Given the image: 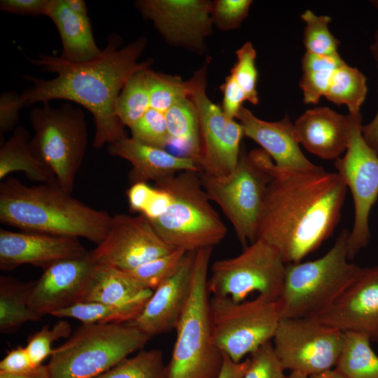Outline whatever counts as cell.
<instances>
[{"instance_id": "1", "label": "cell", "mask_w": 378, "mask_h": 378, "mask_svg": "<svg viewBox=\"0 0 378 378\" xmlns=\"http://www.w3.org/2000/svg\"><path fill=\"white\" fill-rule=\"evenodd\" d=\"M251 153L270 174L257 239L274 247L286 264L316 251L336 228L347 192L337 172L281 168L262 149Z\"/></svg>"}, {"instance_id": "2", "label": "cell", "mask_w": 378, "mask_h": 378, "mask_svg": "<svg viewBox=\"0 0 378 378\" xmlns=\"http://www.w3.org/2000/svg\"><path fill=\"white\" fill-rule=\"evenodd\" d=\"M121 44L120 36H109L102 54L85 62H71L60 56L46 54L37 58L27 57L41 71L56 76L44 80L24 75L33 85L20 94L23 107L52 99L69 100L83 106L94 118L96 131L92 144L95 148L126 136L125 126L116 113L118 96L130 77L149 68L153 61H138L147 44L144 36L119 48Z\"/></svg>"}, {"instance_id": "3", "label": "cell", "mask_w": 378, "mask_h": 378, "mask_svg": "<svg viewBox=\"0 0 378 378\" xmlns=\"http://www.w3.org/2000/svg\"><path fill=\"white\" fill-rule=\"evenodd\" d=\"M111 217L71 196L57 180L29 186L8 177L0 184V221L22 231L82 237L97 245Z\"/></svg>"}, {"instance_id": "4", "label": "cell", "mask_w": 378, "mask_h": 378, "mask_svg": "<svg viewBox=\"0 0 378 378\" xmlns=\"http://www.w3.org/2000/svg\"><path fill=\"white\" fill-rule=\"evenodd\" d=\"M349 234L343 229L333 246L318 259L286 264L276 300L281 318H317L358 278L363 268L348 258Z\"/></svg>"}, {"instance_id": "5", "label": "cell", "mask_w": 378, "mask_h": 378, "mask_svg": "<svg viewBox=\"0 0 378 378\" xmlns=\"http://www.w3.org/2000/svg\"><path fill=\"white\" fill-rule=\"evenodd\" d=\"M167 190L172 203L165 213L150 221L158 236L172 248L188 252L218 244L227 229L211 204L199 172L186 171L155 182Z\"/></svg>"}, {"instance_id": "6", "label": "cell", "mask_w": 378, "mask_h": 378, "mask_svg": "<svg viewBox=\"0 0 378 378\" xmlns=\"http://www.w3.org/2000/svg\"><path fill=\"white\" fill-rule=\"evenodd\" d=\"M211 247L195 251L190 293L176 326L167 378H216L222 352L211 330L207 273Z\"/></svg>"}, {"instance_id": "7", "label": "cell", "mask_w": 378, "mask_h": 378, "mask_svg": "<svg viewBox=\"0 0 378 378\" xmlns=\"http://www.w3.org/2000/svg\"><path fill=\"white\" fill-rule=\"evenodd\" d=\"M150 339L127 323L82 324L54 349L46 365L50 378H95Z\"/></svg>"}, {"instance_id": "8", "label": "cell", "mask_w": 378, "mask_h": 378, "mask_svg": "<svg viewBox=\"0 0 378 378\" xmlns=\"http://www.w3.org/2000/svg\"><path fill=\"white\" fill-rule=\"evenodd\" d=\"M29 120L34 131L31 152L71 194L88 144L84 111L69 103L55 108L45 102L30 111Z\"/></svg>"}, {"instance_id": "9", "label": "cell", "mask_w": 378, "mask_h": 378, "mask_svg": "<svg viewBox=\"0 0 378 378\" xmlns=\"http://www.w3.org/2000/svg\"><path fill=\"white\" fill-rule=\"evenodd\" d=\"M211 201L222 210L245 248L257 239L270 174L252 153L241 149L238 163L230 174L214 176L199 173Z\"/></svg>"}, {"instance_id": "10", "label": "cell", "mask_w": 378, "mask_h": 378, "mask_svg": "<svg viewBox=\"0 0 378 378\" xmlns=\"http://www.w3.org/2000/svg\"><path fill=\"white\" fill-rule=\"evenodd\" d=\"M209 312L216 345L236 362L271 342L281 320L276 301L260 295L246 302L213 296Z\"/></svg>"}, {"instance_id": "11", "label": "cell", "mask_w": 378, "mask_h": 378, "mask_svg": "<svg viewBox=\"0 0 378 378\" xmlns=\"http://www.w3.org/2000/svg\"><path fill=\"white\" fill-rule=\"evenodd\" d=\"M286 264L278 251L261 239L233 258L211 266L207 290L213 296L241 302L253 292L276 301L282 292Z\"/></svg>"}, {"instance_id": "12", "label": "cell", "mask_w": 378, "mask_h": 378, "mask_svg": "<svg viewBox=\"0 0 378 378\" xmlns=\"http://www.w3.org/2000/svg\"><path fill=\"white\" fill-rule=\"evenodd\" d=\"M348 118V146L334 166L354 201V220L348 239V258L351 260L370 239L369 217L378 198V155L363 137L360 113H349Z\"/></svg>"}, {"instance_id": "13", "label": "cell", "mask_w": 378, "mask_h": 378, "mask_svg": "<svg viewBox=\"0 0 378 378\" xmlns=\"http://www.w3.org/2000/svg\"><path fill=\"white\" fill-rule=\"evenodd\" d=\"M275 354L284 370L306 377L335 368L344 333L312 318H281L273 337Z\"/></svg>"}, {"instance_id": "14", "label": "cell", "mask_w": 378, "mask_h": 378, "mask_svg": "<svg viewBox=\"0 0 378 378\" xmlns=\"http://www.w3.org/2000/svg\"><path fill=\"white\" fill-rule=\"evenodd\" d=\"M208 61L190 79L192 102L198 118L201 172L214 176L230 174L236 167L244 130L240 123L228 118L206 94Z\"/></svg>"}, {"instance_id": "15", "label": "cell", "mask_w": 378, "mask_h": 378, "mask_svg": "<svg viewBox=\"0 0 378 378\" xmlns=\"http://www.w3.org/2000/svg\"><path fill=\"white\" fill-rule=\"evenodd\" d=\"M142 214L111 217L103 241L90 251L95 264L130 270L172 251Z\"/></svg>"}, {"instance_id": "16", "label": "cell", "mask_w": 378, "mask_h": 378, "mask_svg": "<svg viewBox=\"0 0 378 378\" xmlns=\"http://www.w3.org/2000/svg\"><path fill=\"white\" fill-rule=\"evenodd\" d=\"M214 1L207 0H140L136 8L152 21L169 44L198 53L211 32Z\"/></svg>"}, {"instance_id": "17", "label": "cell", "mask_w": 378, "mask_h": 378, "mask_svg": "<svg viewBox=\"0 0 378 378\" xmlns=\"http://www.w3.org/2000/svg\"><path fill=\"white\" fill-rule=\"evenodd\" d=\"M95 263L90 252L78 258L56 262L33 281L28 298L29 309L40 318L84 300Z\"/></svg>"}, {"instance_id": "18", "label": "cell", "mask_w": 378, "mask_h": 378, "mask_svg": "<svg viewBox=\"0 0 378 378\" xmlns=\"http://www.w3.org/2000/svg\"><path fill=\"white\" fill-rule=\"evenodd\" d=\"M343 332L363 334L378 342V265L363 268L333 304L315 319Z\"/></svg>"}, {"instance_id": "19", "label": "cell", "mask_w": 378, "mask_h": 378, "mask_svg": "<svg viewBox=\"0 0 378 378\" xmlns=\"http://www.w3.org/2000/svg\"><path fill=\"white\" fill-rule=\"evenodd\" d=\"M195 255H185L175 271L153 290L139 314L127 323L150 337L176 328L190 293Z\"/></svg>"}, {"instance_id": "20", "label": "cell", "mask_w": 378, "mask_h": 378, "mask_svg": "<svg viewBox=\"0 0 378 378\" xmlns=\"http://www.w3.org/2000/svg\"><path fill=\"white\" fill-rule=\"evenodd\" d=\"M78 238L0 229V269L29 264L43 270L62 260L88 255Z\"/></svg>"}, {"instance_id": "21", "label": "cell", "mask_w": 378, "mask_h": 378, "mask_svg": "<svg viewBox=\"0 0 378 378\" xmlns=\"http://www.w3.org/2000/svg\"><path fill=\"white\" fill-rule=\"evenodd\" d=\"M237 119L242 126L244 135L258 144L276 166L302 171H314L322 167L304 156L295 136L293 123L288 116L278 121H265L242 106Z\"/></svg>"}, {"instance_id": "22", "label": "cell", "mask_w": 378, "mask_h": 378, "mask_svg": "<svg viewBox=\"0 0 378 378\" xmlns=\"http://www.w3.org/2000/svg\"><path fill=\"white\" fill-rule=\"evenodd\" d=\"M108 153L128 161L132 165L128 176L130 185L147 183L186 171L201 172L197 163L187 156H177L165 149L153 146L125 136L108 146Z\"/></svg>"}, {"instance_id": "23", "label": "cell", "mask_w": 378, "mask_h": 378, "mask_svg": "<svg viewBox=\"0 0 378 378\" xmlns=\"http://www.w3.org/2000/svg\"><path fill=\"white\" fill-rule=\"evenodd\" d=\"M297 140L307 151L326 160H336L346 152L349 118L328 107L306 111L293 124Z\"/></svg>"}, {"instance_id": "24", "label": "cell", "mask_w": 378, "mask_h": 378, "mask_svg": "<svg viewBox=\"0 0 378 378\" xmlns=\"http://www.w3.org/2000/svg\"><path fill=\"white\" fill-rule=\"evenodd\" d=\"M46 15L52 20L60 35L62 58L71 62H85L102 54L88 16L74 12L65 0H50Z\"/></svg>"}, {"instance_id": "25", "label": "cell", "mask_w": 378, "mask_h": 378, "mask_svg": "<svg viewBox=\"0 0 378 378\" xmlns=\"http://www.w3.org/2000/svg\"><path fill=\"white\" fill-rule=\"evenodd\" d=\"M153 292L152 290L144 288L123 270L109 265L95 264L83 301L118 306L144 307Z\"/></svg>"}, {"instance_id": "26", "label": "cell", "mask_w": 378, "mask_h": 378, "mask_svg": "<svg viewBox=\"0 0 378 378\" xmlns=\"http://www.w3.org/2000/svg\"><path fill=\"white\" fill-rule=\"evenodd\" d=\"M29 134L22 126L15 128L11 136L1 144L0 179L12 172H22L31 181L40 183L57 180L52 172L31 152Z\"/></svg>"}, {"instance_id": "27", "label": "cell", "mask_w": 378, "mask_h": 378, "mask_svg": "<svg viewBox=\"0 0 378 378\" xmlns=\"http://www.w3.org/2000/svg\"><path fill=\"white\" fill-rule=\"evenodd\" d=\"M33 281L25 283L14 278L0 277V331L8 334L23 323L41 318L28 306Z\"/></svg>"}, {"instance_id": "28", "label": "cell", "mask_w": 378, "mask_h": 378, "mask_svg": "<svg viewBox=\"0 0 378 378\" xmlns=\"http://www.w3.org/2000/svg\"><path fill=\"white\" fill-rule=\"evenodd\" d=\"M164 117L170 144L183 150L186 156L198 164L201 152L200 128L191 100L188 98L174 104L164 113Z\"/></svg>"}, {"instance_id": "29", "label": "cell", "mask_w": 378, "mask_h": 378, "mask_svg": "<svg viewBox=\"0 0 378 378\" xmlns=\"http://www.w3.org/2000/svg\"><path fill=\"white\" fill-rule=\"evenodd\" d=\"M344 333L343 349L335 368L348 378H378V356L370 340L358 332Z\"/></svg>"}, {"instance_id": "30", "label": "cell", "mask_w": 378, "mask_h": 378, "mask_svg": "<svg viewBox=\"0 0 378 378\" xmlns=\"http://www.w3.org/2000/svg\"><path fill=\"white\" fill-rule=\"evenodd\" d=\"M143 306H118L99 302L83 301L52 313L59 318H71L83 324L127 323L135 318Z\"/></svg>"}, {"instance_id": "31", "label": "cell", "mask_w": 378, "mask_h": 378, "mask_svg": "<svg viewBox=\"0 0 378 378\" xmlns=\"http://www.w3.org/2000/svg\"><path fill=\"white\" fill-rule=\"evenodd\" d=\"M368 92L365 76L356 68L346 63L332 74L326 99L335 104L346 105L349 113H360Z\"/></svg>"}, {"instance_id": "32", "label": "cell", "mask_w": 378, "mask_h": 378, "mask_svg": "<svg viewBox=\"0 0 378 378\" xmlns=\"http://www.w3.org/2000/svg\"><path fill=\"white\" fill-rule=\"evenodd\" d=\"M148 69L137 71L130 77L117 100V115L123 125L129 128L150 108L146 77Z\"/></svg>"}, {"instance_id": "33", "label": "cell", "mask_w": 378, "mask_h": 378, "mask_svg": "<svg viewBox=\"0 0 378 378\" xmlns=\"http://www.w3.org/2000/svg\"><path fill=\"white\" fill-rule=\"evenodd\" d=\"M95 378H167V365L159 349H141Z\"/></svg>"}, {"instance_id": "34", "label": "cell", "mask_w": 378, "mask_h": 378, "mask_svg": "<svg viewBox=\"0 0 378 378\" xmlns=\"http://www.w3.org/2000/svg\"><path fill=\"white\" fill-rule=\"evenodd\" d=\"M150 108L165 113L178 102L188 99L190 81L151 70H146Z\"/></svg>"}, {"instance_id": "35", "label": "cell", "mask_w": 378, "mask_h": 378, "mask_svg": "<svg viewBox=\"0 0 378 378\" xmlns=\"http://www.w3.org/2000/svg\"><path fill=\"white\" fill-rule=\"evenodd\" d=\"M305 22L303 43L306 52L322 55H338L340 41L331 34L328 24L331 18L328 15H317L309 10L301 15Z\"/></svg>"}, {"instance_id": "36", "label": "cell", "mask_w": 378, "mask_h": 378, "mask_svg": "<svg viewBox=\"0 0 378 378\" xmlns=\"http://www.w3.org/2000/svg\"><path fill=\"white\" fill-rule=\"evenodd\" d=\"M186 253L183 249H174L134 269L123 271L144 288L154 290L175 271Z\"/></svg>"}, {"instance_id": "37", "label": "cell", "mask_w": 378, "mask_h": 378, "mask_svg": "<svg viewBox=\"0 0 378 378\" xmlns=\"http://www.w3.org/2000/svg\"><path fill=\"white\" fill-rule=\"evenodd\" d=\"M71 335V326L66 320H60L50 328L44 326L41 330L31 335L25 348L34 367L43 365V362L50 357L54 349L52 344L60 338H69Z\"/></svg>"}, {"instance_id": "38", "label": "cell", "mask_w": 378, "mask_h": 378, "mask_svg": "<svg viewBox=\"0 0 378 378\" xmlns=\"http://www.w3.org/2000/svg\"><path fill=\"white\" fill-rule=\"evenodd\" d=\"M237 61L230 74L242 88L247 101L253 105L258 104L257 92L258 71L255 67L256 51L251 42L245 43L236 51Z\"/></svg>"}, {"instance_id": "39", "label": "cell", "mask_w": 378, "mask_h": 378, "mask_svg": "<svg viewBox=\"0 0 378 378\" xmlns=\"http://www.w3.org/2000/svg\"><path fill=\"white\" fill-rule=\"evenodd\" d=\"M130 129L132 137L144 144L163 149L170 145L164 113L153 108Z\"/></svg>"}, {"instance_id": "40", "label": "cell", "mask_w": 378, "mask_h": 378, "mask_svg": "<svg viewBox=\"0 0 378 378\" xmlns=\"http://www.w3.org/2000/svg\"><path fill=\"white\" fill-rule=\"evenodd\" d=\"M271 342L251 354L250 365L243 378H286Z\"/></svg>"}, {"instance_id": "41", "label": "cell", "mask_w": 378, "mask_h": 378, "mask_svg": "<svg viewBox=\"0 0 378 378\" xmlns=\"http://www.w3.org/2000/svg\"><path fill=\"white\" fill-rule=\"evenodd\" d=\"M251 0H217L214 1L213 22L221 30L238 28L248 16Z\"/></svg>"}, {"instance_id": "42", "label": "cell", "mask_w": 378, "mask_h": 378, "mask_svg": "<svg viewBox=\"0 0 378 378\" xmlns=\"http://www.w3.org/2000/svg\"><path fill=\"white\" fill-rule=\"evenodd\" d=\"M334 71H302L300 87L303 92L304 104H316L319 102L321 97L325 96Z\"/></svg>"}, {"instance_id": "43", "label": "cell", "mask_w": 378, "mask_h": 378, "mask_svg": "<svg viewBox=\"0 0 378 378\" xmlns=\"http://www.w3.org/2000/svg\"><path fill=\"white\" fill-rule=\"evenodd\" d=\"M220 90L223 94L221 108L228 118L234 120L247 100L245 92L231 74L225 78Z\"/></svg>"}, {"instance_id": "44", "label": "cell", "mask_w": 378, "mask_h": 378, "mask_svg": "<svg viewBox=\"0 0 378 378\" xmlns=\"http://www.w3.org/2000/svg\"><path fill=\"white\" fill-rule=\"evenodd\" d=\"M23 107L20 94L6 92L0 97V134L14 130L19 121V112Z\"/></svg>"}, {"instance_id": "45", "label": "cell", "mask_w": 378, "mask_h": 378, "mask_svg": "<svg viewBox=\"0 0 378 378\" xmlns=\"http://www.w3.org/2000/svg\"><path fill=\"white\" fill-rule=\"evenodd\" d=\"M35 368L25 346H18L7 352L0 362V372L16 374L28 372Z\"/></svg>"}, {"instance_id": "46", "label": "cell", "mask_w": 378, "mask_h": 378, "mask_svg": "<svg viewBox=\"0 0 378 378\" xmlns=\"http://www.w3.org/2000/svg\"><path fill=\"white\" fill-rule=\"evenodd\" d=\"M50 0H1L0 9L20 15H46Z\"/></svg>"}, {"instance_id": "47", "label": "cell", "mask_w": 378, "mask_h": 378, "mask_svg": "<svg viewBox=\"0 0 378 378\" xmlns=\"http://www.w3.org/2000/svg\"><path fill=\"white\" fill-rule=\"evenodd\" d=\"M302 71H334L345 64L340 56L322 55L306 52L302 59Z\"/></svg>"}, {"instance_id": "48", "label": "cell", "mask_w": 378, "mask_h": 378, "mask_svg": "<svg viewBox=\"0 0 378 378\" xmlns=\"http://www.w3.org/2000/svg\"><path fill=\"white\" fill-rule=\"evenodd\" d=\"M155 191V187L147 183H136L131 185L127 191L129 206L132 211L141 214L148 204Z\"/></svg>"}, {"instance_id": "49", "label": "cell", "mask_w": 378, "mask_h": 378, "mask_svg": "<svg viewBox=\"0 0 378 378\" xmlns=\"http://www.w3.org/2000/svg\"><path fill=\"white\" fill-rule=\"evenodd\" d=\"M172 203V197L165 190L155 186L154 193L141 214L149 221L158 219L168 209Z\"/></svg>"}, {"instance_id": "50", "label": "cell", "mask_w": 378, "mask_h": 378, "mask_svg": "<svg viewBox=\"0 0 378 378\" xmlns=\"http://www.w3.org/2000/svg\"><path fill=\"white\" fill-rule=\"evenodd\" d=\"M250 365V358L239 362L222 352L221 365L216 378H243Z\"/></svg>"}, {"instance_id": "51", "label": "cell", "mask_w": 378, "mask_h": 378, "mask_svg": "<svg viewBox=\"0 0 378 378\" xmlns=\"http://www.w3.org/2000/svg\"><path fill=\"white\" fill-rule=\"evenodd\" d=\"M361 130L363 139L378 155V111L370 123L362 125Z\"/></svg>"}, {"instance_id": "52", "label": "cell", "mask_w": 378, "mask_h": 378, "mask_svg": "<svg viewBox=\"0 0 378 378\" xmlns=\"http://www.w3.org/2000/svg\"><path fill=\"white\" fill-rule=\"evenodd\" d=\"M0 378H50L47 365H41L28 372L8 374L0 372Z\"/></svg>"}, {"instance_id": "53", "label": "cell", "mask_w": 378, "mask_h": 378, "mask_svg": "<svg viewBox=\"0 0 378 378\" xmlns=\"http://www.w3.org/2000/svg\"><path fill=\"white\" fill-rule=\"evenodd\" d=\"M69 7L76 13L88 16L87 6L83 0H65Z\"/></svg>"}, {"instance_id": "54", "label": "cell", "mask_w": 378, "mask_h": 378, "mask_svg": "<svg viewBox=\"0 0 378 378\" xmlns=\"http://www.w3.org/2000/svg\"><path fill=\"white\" fill-rule=\"evenodd\" d=\"M309 378H348L335 368L327 370L318 374L310 377Z\"/></svg>"}, {"instance_id": "55", "label": "cell", "mask_w": 378, "mask_h": 378, "mask_svg": "<svg viewBox=\"0 0 378 378\" xmlns=\"http://www.w3.org/2000/svg\"><path fill=\"white\" fill-rule=\"evenodd\" d=\"M370 50L377 62L378 69V30L375 32L374 42L370 46Z\"/></svg>"}, {"instance_id": "56", "label": "cell", "mask_w": 378, "mask_h": 378, "mask_svg": "<svg viewBox=\"0 0 378 378\" xmlns=\"http://www.w3.org/2000/svg\"><path fill=\"white\" fill-rule=\"evenodd\" d=\"M286 378H309L302 374L298 372H290L288 375H286Z\"/></svg>"}, {"instance_id": "57", "label": "cell", "mask_w": 378, "mask_h": 378, "mask_svg": "<svg viewBox=\"0 0 378 378\" xmlns=\"http://www.w3.org/2000/svg\"><path fill=\"white\" fill-rule=\"evenodd\" d=\"M372 3V4L376 6L377 8H378V0L377 1H371Z\"/></svg>"}]
</instances>
